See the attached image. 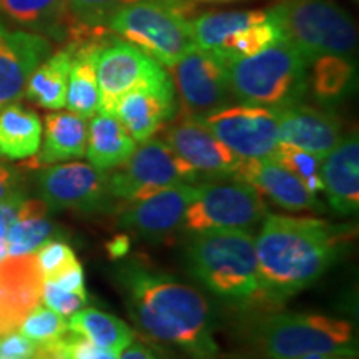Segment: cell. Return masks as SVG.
I'll return each mask as SVG.
<instances>
[{
  "mask_svg": "<svg viewBox=\"0 0 359 359\" xmlns=\"http://www.w3.org/2000/svg\"><path fill=\"white\" fill-rule=\"evenodd\" d=\"M116 283L143 334L191 359H219L212 306L198 290L138 262L122 264Z\"/></svg>",
  "mask_w": 359,
  "mask_h": 359,
  "instance_id": "obj_1",
  "label": "cell"
},
{
  "mask_svg": "<svg viewBox=\"0 0 359 359\" xmlns=\"http://www.w3.org/2000/svg\"><path fill=\"white\" fill-rule=\"evenodd\" d=\"M255 240L259 285L266 298H288L314 285L339 258L353 228L320 218L266 215Z\"/></svg>",
  "mask_w": 359,
  "mask_h": 359,
  "instance_id": "obj_2",
  "label": "cell"
},
{
  "mask_svg": "<svg viewBox=\"0 0 359 359\" xmlns=\"http://www.w3.org/2000/svg\"><path fill=\"white\" fill-rule=\"evenodd\" d=\"M191 275L223 302L243 304L263 296L255 238L245 230L193 233L187 246Z\"/></svg>",
  "mask_w": 359,
  "mask_h": 359,
  "instance_id": "obj_3",
  "label": "cell"
},
{
  "mask_svg": "<svg viewBox=\"0 0 359 359\" xmlns=\"http://www.w3.org/2000/svg\"><path fill=\"white\" fill-rule=\"evenodd\" d=\"M226 67L233 98L246 105L281 110L308 92V60L285 39L255 55L228 60Z\"/></svg>",
  "mask_w": 359,
  "mask_h": 359,
  "instance_id": "obj_4",
  "label": "cell"
},
{
  "mask_svg": "<svg viewBox=\"0 0 359 359\" xmlns=\"http://www.w3.org/2000/svg\"><path fill=\"white\" fill-rule=\"evenodd\" d=\"M288 40L311 64L323 55L353 57L358 30L349 13L331 0H286L269 8Z\"/></svg>",
  "mask_w": 359,
  "mask_h": 359,
  "instance_id": "obj_5",
  "label": "cell"
},
{
  "mask_svg": "<svg viewBox=\"0 0 359 359\" xmlns=\"http://www.w3.org/2000/svg\"><path fill=\"white\" fill-rule=\"evenodd\" d=\"M257 336L268 359H299L306 354L356 356L358 353L351 323L323 314H273L259 323Z\"/></svg>",
  "mask_w": 359,
  "mask_h": 359,
  "instance_id": "obj_6",
  "label": "cell"
},
{
  "mask_svg": "<svg viewBox=\"0 0 359 359\" xmlns=\"http://www.w3.org/2000/svg\"><path fill=\"white\" fill-rule=\"evenodd\" d=\"M105 27L165 67L175 65L196 47L190 20L156 0L122 8L110 17Z\"/></svg>",
  "mask_w": 359,
  "mask_h": 359,
  "instance_id": "obj_7",
  "label": "cell"
},
{
  "mask_svg": "<svg viewBox=\"0 0 359 359\" xmlns=\"http://www.w3.org/2000/svg\"><path fill=\"white\" fill-rule=\"evenodd\" d=\"M268 206L257 188L241 180L206 182L187 208L182 228L187 233L206 230H250L262 223Z\"/></svg>",
  "mask_w": 359,
  "mask_h": 359,
  "instance_id": "obj_8",
  "label": "cell"
},
{
  "mask_svg": "<svg viewBox=\"0 0 359 359\" xmlns=\"http://www.w3.org/2000/svg\"><path fill=\"white\" fill-rule=\"evenodd\" d=\"M200 175L175 154L165 140H147L115 172L107 173V188L115 200L127 203L148 198L177 183H193Z\"/></svg>",
  "mask_w": 359,
  "mask_h": 359,
  "instance_id": "obj_9",
  "label": "cell"
},
{
  "mask_svg": "<svg viewBox=\"0 0 359 359\" xmlns=\"http://www.w3.org/2000/svg\"><path fill=\"white\" fill-rule=\"evenodd\" d=\"M196 120L240 158L269 156L280 143V110L268 107L226 105Z\"/></svg>",
  "mask_w": 359,
  "mask_h": 359,
  "instance_id": "obj_10",
  "label": "cell"
},
{
  "mask_svg": "<svg viewBox=\"0 0 359 359\" xmlns=\"http://www.w3.org/2000/svg\"><path fill=\"white\" fill-rule=\"evenodd\" d=\"M100 110L111 114L125 93L168 82L170 75L155 58L125 40H114L98 50L95 58Z\"/></svg>",
  "mask_w": 359,
  "mask_h": 359,
  "instance_id": "obj_11",
  "label": "cell"
},
{
  "mask_svg": "<svg viewBox=\"0 0 359 359\" xmlns=\"http://www.w3.org/2000/svg\"><path fill=\"white\" fill-rule=\"evenodd\" d=\"M170 69L187 116L201 118L230 105L233 93L226 60L217 53L193 47Z\"/></svg>",
  "mask_w": 359,
  "mask_h": 359,
  "instance_id": "obj_12",
  "label": "cell"
},
{
  "mask_svg": "<svg viewBox=\"0 0 359 359\" xmlns=\"http://www.w3.org/2000/svg\"><path fill=\"white\" fill-rule=\"evenodd\" d=\"M42 201L53 210L98 212L115 200L107 188V172L83 161L50 165L40 173Z\"/></svg>",
  "mask_w": 359,
  "mask_h": 359,
  "instance_id": "obj_13",
  "label": "cell"
},
{
  "mask_svg": "<svg viewBox=\"0 0 359 359\" xmlns=\"http://www.w3.org/2000/svg\"><path fill=\"white\" fill-rule=\"evenodd\" d=\"M165 142L200 177L233 178L243 160L191 116L172 125L165 133Z\"/></svg>",
  "mask_w": 359,
  "mask_h": 359,
  "instance_id": "obj_14",
  "label": "cell"
},
{
  "mask_svg": "<svg viewBox=\"0 0 359 359\" xmlns=\"http://www.w3.org/2000/svg\"><path fill=\"white\" fill-rule=\"evenodd\" d=\"M198 195V185L177 183L154 193L148 198L133 201L120 215L118 223L145 238L167 236L182 228L187 208Z\"/></svg>",
  "mask_w": 359,
  "mask_h": 359,
  "instance_id": "obj_15",
  "label": "cell"
},
{
  "mask_svg": "<svg viewBox=\"0 0 359 359\" xmlns=\"http://www.w3.org/2000/svg\"><path fill=\"white\" fill-rule=\"evenodd\" d=\"M42 286L35 253L0 262V336L19 331L27 314L42 303Z\"/></svg>",
  "mask_w": 359,
  "mask_h": 359,
  "instance_id": "obj_16",
  "label": "cell"
},
{
  "mask_svg": "<svg viewBox=\"0 0 359 359\" xmlns=\"http://www.w3.org/2000/svg\"><path fill=\"white\" fill-rule=\"evenodd\" d=\"M50 52L43 35L0 24V110L24 95L30 74Z\"/></svg>",
  "mask_w": 359,
  "mask_h": 359,
  "instance_id": "obj_17",
  "label": "cell"
},
{
  "mask_svg": "<svg viewBox=\"0 0 359 359\" xmlns=\"http://www.w3.org/2000/svg\"><path fill=\"white\" fill-rule=\"evenodd\" d=\"M236 180L257 188L259 195L290 212H323L325 206L306 185L271 156L243 158L238 167Z\"/></svg>",
  "mask_w": 359,
  "mask_h": 359,
  "instance_id": "obj_18",
  "label": "cell"
},
{
  "mask_svg": "<svg viewBox=\"0 0 359 359\" xmlns=\"http://www.w3.org/2000/svg\"><path fill=\"white\" fill-rule=\"evenodd\" d=\"M341 123L330 111L309 105L280 110V143L308 151L323 160L341 142Z\"/></svg>",
  "mask_w": 359,
  "mask_h": 359,
  "instance_id": "obj_19",
  "label": "cell"
},
{
  "mask_svg": "<svg viewBox=\"0 0 359 359\" xmlns=\"http://www.w3.org/2000/svg\"><path fill=\"white\" fill-rule=\"evenodd\" d=\"M175 110V88L172 80H168L125 93L115 103L111 114L125 125L135 142L143 143L172 118Z\"/></svg>",
  "mask_w": 359,
  "mask_h": 359,
  "instance_id": "obj_20",
  "label": "cell"
},
{
  "mask_svg": "<svg viewBox=\"0 0 359 359\" xmlns=\"http://www.w3.org/2000/svg\"><path fill=\"white\" fill-rule=\"evenodd\" d=\"M323 191L330 206L339 215H353L359 208V140L351 133L321 161Z\"/></svg>",
  "mask_w": 359,
  "mask_h": 359,
  "instance_id": "obj_21",
  "label": "cell"
},
{
  "mask_svg": "<svg viewBox=\"0 0 359 359\" xmlns=\"http://www.w3.org/2000/svg\"><path fill=\"white\" fill-rule=\"evenodd\" d=\"M43 145L27 161L29 168H42L50 165L82 158L87 150V118L74 111H53L45 116L42 128Z\"/></svg>",
  "mask_w": 359,
  "mask_h": 359,
  "instance_id": "obj_22",
  "label": "cell"
},
{
  "mask_svg": "<svg viewBox=\"0 0 359 359\" xmlns=\"http://www.w3.org/2000/svg\"><path fill=\"white\" fill-rule=\"evenodd\" d=\"M74 45L69 85H67L65 107L83 118H92L100 110V90H98L95 58L103 45L109 42L95 37L83 42H69Z\"/></svg>",
  "mask_w": 359,
  "mask_h": 359,
  "instance_id": "obj_23",
  "label": "cell"
},
{
  "mask_svg": "<svg viewBox=\"0 0 359 359\" xmlns=\"http://www.w3.org/2000/svg\"><path fill=\"white\" fill-rule=\"evenodd\" d=\"M137 148V142L114 114L98 111L88 125L85 155L92 167L109 172L123 165Z\"/></svg>",
  "mask_w": 359,
  "mask_h": 359,
  "instance_id": "obj_24",
  "label": "cell"
},
{
  "mask_svg": "<svg viewBox=\"0 0 359 359\" xmlns=\"http://www.w3.org/2000/svg\"><path fill=\"white\" fill-rule=\"evenodd\" d=\"M0 15L22 30L43 37L62 39L77 25L72 19L67 0H0Z\"/></svg>",
  "mask_w": 359,
  "mask_h": 359,
  "instance_id": "obj_25",
  "label": "cell"
},
{
  "mask_svg": "<svg viewBox=\"0 0 359 359\" xmlns=\"http://www.w3.org/2000/svg\"><path fill=\"white\" fill-rule=\"evenodd\" d=\"M72 58H74V45L67 43L64 48L40 62L27 80L24 95L42 109H64Z\"/></svg>",
  "mask_w": 359,
  "mask_h": 359,
  "instance_id": "obj_26",
  "label": "cell"
},
{
  "mask_svg": "<svg viewBox=\"0 0 359 359\" xmlns=\"http://www.w3.org/2000/svg\"><path fill=\"white\" fill-rule=\"evenodd\" d=\"M268 8L253 11H228V12H203L190 19V27L195 45L201 50L219 53L233 35L241 29L266 20Z\"/></svg>",
  "mask_w": 359,
  "mask_h": 359,
  "instance_id": "obj_27",
  "label": "cell"
},
{
  "mask_svg": "<svg viewBox=\"0 0 359 359\" xmlns=\"http://www.w3.org/2000/svg\"><path fill=\"white\" fill-rule=\"evenodd\" d=\"M42 143V122L35 111L19 103L0 110V156L8 160L30 158Z\"/></svg>",
  "mask_w": 359,
  "mask_h": 359,
  "instance_id": "obj_28",
  "label": "cell"
},
{
  "mask_svg": "<svg viewBox=\"0 0 359 359\" xmlns=\"http://www.w3.org/2000/svg\"><path fill=\"white\" fill-rule=\"evenodd\" d=\"M69 333L79 334L93 344L114 353H122L133 343V331L120 318L95 308L80 309L67 320Z\"/></svg>",
  "mask_w": 359,
  "mask_h": 359,
  "instance_id": "obj_29",
  "label": "cell"
},
{
  "mask_svg": "<svg viewBox=\"0 0 359 359\" xmlns=\"http://www.w3.org/2000/svg\"><path fill=\"white\" fill-rule=\"evenodd\" d=\"M48 206L42 200H25L20 203L15 222L8 226L6 240L8 257L32 255L53 233V224L47 218Z\"/></svg>",
  "mask_w": 359,
  "mask_h": 359,
  "instance_id": "obj_30",
  "label": "cell"
},
{
  "mask_svg": "<svg viewBox=\"0 0 359 359\" xmlns=\"http://www.w3.org/2000/svg\"><path fill=\"white\" fill-rule=\"evenodd\" d=\"M311 75H308V88H311L318 102L330 105L349 95L356 79L353 57L323 55L311 62Z\"/></svg>",
  "mask_w": 359,
  "mask_h": 359,
  "instance_id": "obj_31",
  "label": "cell"
},
{
  "mask_svg": "<svg viewBox=\"0 0 359 359\" xmlns=\"http://www.w3.org/2000/svg\"><path fill=\"white\" fill-rule=\"evenodd\" d=\"M138 2L145 0H67V6L72 19L79 27L103 29L111 15ZM156 2L167 4L170 7V0H156Z\"/></svg>",
  "mask_w": 359,
  "mask_h": 359,
  "instance_id": "obj_32",
  "label": "cell"
},
{
  "mask_svg": "<svg viewBox=\"0 0 359 359\" xmlns=\"http://www.w3.org/2000/svg\"><path fill=\"white\" fill-rule=\"evenodd\" d=\"M271 158H275L278 163L286 167L291 173H294L311 193L316 195L318 191H323V180H321V161L318 156H314L308 151L299 150V148L290 145H278L273 151Z\"/></svg>",
  "mask_w": 359,
  "mask_h": 359,
  "instance_id": "obj_33",
  "label": "cell"
},
{
  "mask_svg": "<svg viewBox=\"0 0 359 359\" xmlns=\"http://www.w3.org/2000/svg\"><path fill=\"white\" fill-rule=\"evenodd\" d=\"M19 333L34 341L35 344H45L64 338L69 333V327L64 316L39 304L22 321Z\"/></svg>",
  "mask_w": 359,
  "mask_h": 359,
  "instance_id": "obj_34",
  "label": "cell"
},
{
  "mask_svg": "<svg viewBox=\"0 0 359 359\" xmlns=\"http://www.w3.org/2000/svg\"><path fill=\"white\" fill-rule=\"evenodd\" d=\"M35 258H37L39 269L42 273L43 280L55 278L72 264L79 262L69 243L62 240H50V238L42 246H39V250L35 251Z\"/></svg>",
  "mask_w": 359,
  "mask_h": 359,
  "instance_id": "obj_35",
  "label": "cell"
},
{
  "mask_svg": "<svg viewBox=\"0 0 359 359\" xmlns=\"http://www.w3.org/2000/svg\"><path fill=\"white\" fill-rule=\"evenodd\" d=\"M42 302L47 308L55 311L64 318L80 311L87 303V291H67L58 288L50 281H43Z\"/></svg>",
  "mask_w": 359,
  "mask_h": 359,
  "instance_id": "obj_36",
  "label": "cell"
},
{
  "mask_svg": "<svg viewBox=\"0 0 359 359\" xmlns=\"http://www.w3.org/2000/svg\"><path fill=\"white\" fill-rule=\"evenodd\" d=\"M65 344L70 359H118L120 356L118 353L103 349L93 344L92 341L74 333L65 336Z\"/></svg>",
  "mask_w": 359,
  "mask_h": 359,
  "instance_id": "obj_37",
  "label": "cell"
},
{
  "mask_svg": "<svg viewBox=\"0 0 359 359\" xmlns=\"http://www.w3.org/2000/svg\"><path fill=\"white\" fill-rule=\"evenodd\" d=\"M35 348H37V344L34 341L25 338L24 334L17 333V331L0 336V354H4V356L30 359L34 356Z\"/></svg>",
  "mask_w": 359,
  "mask_h": 359,
  "instance_id": "obj_38",
  "label": "cell"
},
{
  "mask_svg": "<svg viewBox=\"0 0 359 359\" xmlns=\"http://www.w3.org/2000/svg\"><path fill=\"white\" fill-rule=\"evenodd\" d=\"M43 281H50L55 286H58V288L67 290V291H87L85 290L83 268L79 262L72 264V266L67 268L65 271H62L60 275H57L55 278H50V280H43Z\"/></svg>",
  "mask_w": 359,
  "mask_h": 359,
  "instance_id": "obj_39",
  "label": "cell"
},
{
  "mask_svg": "<svg viewBox=\"0 0 359 359\" xmlns=\"http://www.w3.org/2000/svg\"><path fill=\"white\" fill-rule=\"evenodd\" d=\"M248 2V0H170V7L185 19H193L201 6H228V4Z\"/></svg>",
  "mask_w": 359,
  "mask_h": 359,
  "instance_id": "obj_40",
  "label": "cell"
},
{
  "mask_svg": "<svg viewBox=\"0 0 359 359\" xmlns=\"http://www.w3.org/2000/svg\"><path fill=\"white\" fill-rule=\"evenodd\" d=\"M22 201H24V195H17L13 198L0 201V240L6 238L8 226L15 222Z\"/></svg>",
  "mask_w": 359,
  "mask_h": 359,
  "instance_id": "obj_41",
  "label": "cell"
},
{
  "mask_svg": "<svg viewBox=\"0 0 359 359\" xmlns=\"http://www.w3.org/2000/svg\"><path fill=\"white\" fill-rule=\"evenodd\" d=\"M65 336L62 339L52 341V343L37 344L34 356L30 359H70L69 351H67Z\"/></svg>",
  "mask_w": 359,
  "mask_h": 359,
  "instance_id": "obj_42",
  "label": "cell"
},
{
  "mask_svg": "<svg viewBox=\"0 0 359 359\" xmlns=\"http://www.w3.org/2000/svg\"><path fill=\"white\" fill-rule=\"evenodd\" d=\"M17 195H22V193L17 190L15 173L6 165L0 163V201L13 198Z\"/></svg>",
  "mask_w": 359,
  "mask_h": 359,
  "instance_id": "obj_43",
  "label": "cell"
},
{
  "mask_svg": "<svg viewBox=\"0 0 359 359\" xmlns=\"http://www.w3.org/2000/svg\"><path fill=\"white\" fill-rule=\"evenodd\" d=\"M118 359H156L155 354L140 343H132L120 353Z\"/></svg>",
  "mask_w": 359,
  "mask_h": 359,
  "instance_id": "obj_44",
  "label": "cell"
},
{
  "mask_svg": "<svg viewBox=\"0 0 359 359\" xmlns=\"http://www.w3.org/2000/svg\"><path fill=\"white\" fill-rule=\"evenodd\" d=\"M128 246L130 243H128L127 235H118L115 236L109 245H107V248H109V255L111 258H122L127 255Z\"/></svg>",
  "mask_w": 359,
  "mask_h": 359,
  "instance_id": "obj_45",
  "label": "cell"
},
{
  "mask_svg": "<svg viewBox=\"0 0 359 359\" xmlns=\"http://www.w3.org/2000/svg\"><path fill=\"white\" fill-rule=\"evenodd\" d=\"M299 359H353V356H344V354H306Z\"/></svg>",
  "mask_w": 359,
  "mask_h": 359,
  "instance_id": "obj_46",
  "label": "cell"
},
{
  "mask_svg": "<svg viewBox=\"0 0 359 359\" xmlns=\"http://www.w3.org/2000/svg\"><path fill=\"white\" fill-rule=\"evenodd\" d=\"M7 257H8L7 240H6V238H2V240H0V262H2V259H6Z\"/></svg>",
  "mask_w": 359,
  "mask_h": 359,
  "instance_id": "obj_47",
  "label": "cell"
},
{
  "mask_svg": "<svg viewBox=\"0 0 359 359\" xmlns=\"http://www.w3.org/2000/svg\"><path fill=\"white\" fill-rule=\"evenodd\" d=\"M0 359H17V358H8V356H4V354H0Z\"/></svg>",
  "mask_w": 359,
  "mask_h": 359,
  "instance_id": "obj_48",
  "label": "cell"
}]
</instances>
